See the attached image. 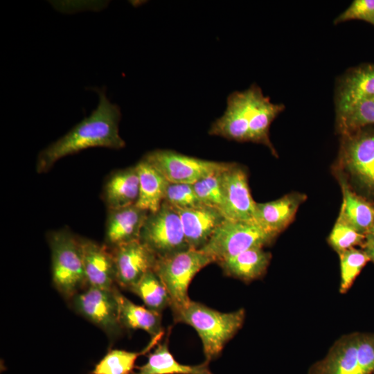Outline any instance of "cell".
Returning a JSON list of instances; mask_svg holds the SVG:
<instances>
[{"mask_svg":"<svg viewBox=\"0 0 374 374\" xmlns=\"http://www.w3.org/2000/svg\"><path fill=\"white\" fill-rule=\"evenodd\" d=\"M249 91V141L262 143L275 152L269 132L271 123L284 110L283 104H275L263 95L260 88L251 85Z\"/></svg>","mask_w":374,"mask_h":374,"instance_id":"cell-17","label":"cell"},{"mask_svg":"<svg viewBox=\"0 0 374 374\" xmlns=\"http://www.w3.org/2000/svg\"><path fill=\"white\" fill-rule=\"evenodd\" d=\"M164 202L175 209L185 210L202 206L197 198L193 185L168 183Z\"/></svg>","mask_w":374,"mask_h":374,"instance_id":"cell-32","label":"cell"},{"mask_svg":"<svg viewBox=\"0 0 374 374\" xmlns=\"http://www.w3.org/2000/svg\"><path fill=\"white\" fill-rule=\"evenodd\" d=\"M305 198L303 194L292 193L274 201L256 203L255 220L278 235L292 222Z\"/></svg>","mask_w":374,"mask_h":374,"instance_id":"cell-19","label":"cell"},{"mask_svg":"<svg viewBox=\"0 0 374 374\" xmlns=\"http://www.w3.org/2000/svg\"><path fill=\"white\" fill-rule=\"evenodd\" d=\"M139 181L136 166L113 171L103 185L102 199L107 210L136 204Z\"/></svg>","mask_w":374,"mask_h":374,"instance_id":"cell-20","label":"cell"},{"mask_svg":"<svg viewBox=\"0 0 374 374\" xmlns=\"http://www.w3.org/2000/svg\"><path fill=\"white\" fill-rule=\"evenodd\" d=\"M93 89L99 96L96 108L39 153L37 172H46L60 159L90 148L116 150L124 148L125 143L119 134L118 128L121 118L120 107L108 99L105 88Z\"/></svg>","mask_w":374,"mask_h":374,"instance_id":"cell-1","label":"cell"},{"mask_svg":"<svg viewBox=\"0 0 374 374\" xmlns=\"http://www.w3.org/2000/svg\"><path fill=\"white\" fill-rule=\"evenodd\" d=\"M338 254L341 274L339 292L344 294L350 288L355 278L370 259L364 250H359L355 247Z\"/></svg>","mask_w":374,"mask_h":374,"instance_id":"cell-29","label":"cell"},{"mask_svg":"<svg viewBox=\"0 0 374 374\" xmlns=\"http://www.w3.org/2000/svg\"><path fill=\"white\" fill-rule=\"evenodd\" d=\"M173 317L175 322L184 323L196 330L202 343L205 361L209 362L220 355L225 345L242 328L245 311L241 308L221 312L190 300Z\"/></svg>","mask_w":374,"mask_h":374,"instance_id":"cell-2","label":"cell"},{"mask_svg":"<svg viewBox=\"0 0 374 374\" xmlns=\"http://www.w3.org/2000/svg\"><path fill=\"white\" fill-rule=\"evenodd\" d=\"M249 91H234L227 98L224 114L211 125L208 134L238 142L249 141Z\"/></svg>","mask_w":374,"mask_h":374,"instance_id":"cell-13","label":"cell"},{"mask_svg":"<svg viewBox=\"0 0 374 374\" xmlns=\"http://www.w3.org/2000/svg\"><path fill=\"white\" fill-rule=\"evenodd\" d=\"M371 96H374V65H364L349 71L337 86L335 96L337 116Z\"/></svg>","mask_w":374,"mask_h":374,"instance_id":"cell-18","label":"cell"},{"mask_svg":"<svg viewBox=\"0 0 374 374\" xmlns=\"http://www.w3.org/2000/svg\"><path fill=\"white\" fill-rule=\"evenodd\" d=\"M80 240L87 284L98 288L113 289L116 282L111 251L105 244L80 237Z\"/></svg>","mask_w":374,"mask_h":374,"instance_id":"cell-15","label":"cell"},{"mask_svg":"<svg viewBox=\"0 0 374 374\" xmlns=\"http://www.w3.org/2000/svg\"><path fill=\"white\" fill-rule=\"evenodd\" d=\"M341 159L346 169L366 188L374 191V132L344 134Z\"/></svg>","mask_w":374,"mask_h":374,"instance_id":"cell-11","label":"cell"},{"mask_svg":"<svg viewBox=\"0 0 374 374\" xmlns=\"http://www.w3.org/2000/svg\"><path fill=\"white\" fill-rule=\"evenodd\" d=\"M149 212L136 204L107 210L105 245L109 249L139 240Z\"/></svg>","mask_w":374,"mask_h":374,"instance_id":"cell-14","label":"cell"},{"mask_svg":"<svg viewBox=\"0 0 374 374\" xmlns=\"http://www.w3.org/2000/svg\"><path fill=\"white\" fill-rule=\"evenodd\" d=\"M129 290L140 297L146 308L153 311L161 313L170 306L168 292L154 270L146 272Z\"/></svg>","mask_w":374,"mask_h":374,"instance_id":"cell-26","label":"cell"},{"mask_svg":"<svg viewBox=\"0 0 374 374\" xmlns=\"http://www.w3.org/2000/svg\"><path fill=\"white\" fill-rule=\"evenodd\" d=\"M112 253L116 282L130 290L148 271L154 270L157 256L139 240L109 249Z\"/></svg>","mask_w":374,"mask_h":374,"instance_id":"cell-12","label":"cell"},{"mask_svg":"<svg viewBox=\"0 0 374 374\" xmlns=\"http://www.w3.org/2000/svg\"><path fill=\"white\" fill-rule=\"evenodd\" d=\"M208 364L206 361L194 366L179 363L169 350L167 338L149 354L147 362L136 367L137 371L132 374H213Z\"/></svg>","mask_w":374,"mask_h":374,"instance_id":"cell-23","label":"cell"},{"mask_svg":"<svg viewBox=\"0 0 374 374\" xmlns=\"http://www.w3.org/2000/svg\"><path fill=\"white\" fill-rule=\"evenodd\" d=\"M373 374H374V373H373Z\"/></svg>","mask_w":374,"mask_h":374,"instance_id":"cell-36","label":"cell"},{"mask_svg":"<svg viewBox=\"0 0 374 374\" xmlns=\"http://www.w3.org/2000/svg\"><path fill=\"white\" fill-rule=\"evenodd\" d=\"M139 240L158 258L190 249L178 213L164 201L157 211L148 213Z\"/></svg>","mask_w":374,"mask_h":374,"instance_id":"cell-7","label":"cell"},{"mask_svg":"<svg viewBox=\"0 0 374 374\" xmlns=\"http://www.w3.org/2000/svg\"><path fill=\"white\" fill-rule=\"evenodd\" d=\"M222 172L208 175L192 184L197 198L202 204L215 208L220 212L222 204L221 184Z\"/></svg>","mask_w":374,"mask_h":374,"instance_id":"cell-30","label":"cell"},{"mask_svg":"<svg viewBox=\"0 0 374 374\" xmlns=\"http://www.w3.org/2000/svg\"><path fill=\"white\" fill-rule=\"evenodd\" d=\"M363 20L374 25V0H355L335 19L337 24L349 20Z\"/></svg>","mask_w":374,"mask_h":374,"instance_id":"cell-33","label":"cell"},{"mask_svg":"<svg viewBox=\"0 0 374 374\" xmlns=\"http://www.w3.org/2000/svg\"><path fill=\"white\" fill-rule=\"evenodd\" d=\"M369 232H372V233H374V222H373V224L369 231Z\"/></svg>","mask_w":374,"mask_h":374,"instance_id":"cell-35","label":"cell"},{"mask_svg":"<svg viewBox=\"0 0 374 374\" xmlns=\"http://www.w3.org/2000/svg\"><path fill=\"white\" fill-rule=\"evenodd\" d=\"M139 181V195L136 205L148 211H157L164 201L168 181L144 157L136 165Z\"/></svg>","mask_w":374,"mask_h":374,"instance_id":"cell-22","label":"cell"},{"mask_svg":"<svg viewBox=\"0 0 374 374\" xmlns=\"http://www.w3.org/2000/svg\"><path fill=\"white\" fill-rule=\"evenodd\" d=\"M222 204L221 213L226 220H255L256 203L252 198L246 171L231 163L221 173Z\"/></svg>","mask_w":374,"mask_h":374,"instance_id":"cell-10","label":"cell"},{"mask_svg":"<svg viewBox=\"0 0 374 374\" xmlns=\"http://www.w3.org/2000/svg\"><path fill=\"white\" fill-rule=\"evenodd\" d=\"M115 292L123 328L143 330L150 335L152 338L163 336L161 313L134 303L116 287Z\"/></svg>","mask_w":374,"mask_h":374,"instance_id":"cell-24","label":"cell"},{"mask_svg":"<svg viewBox=\"0 0 374 374\" xmlns=\"http://www.w3.org/2000/svg\"><path fill=\"white\" fill-rule=\"evenodd\" d=\"M213 258L199 249H189L157 259L154 271L165 285L175 314L190 301L188 290L194 276L204 267L214 262Z\"/></svg>","mask_w":374,"mask_h":374,"instance_id":"cell-5","label":"cell"},{"mask_svg":"<svg viewBox=\"0 0 374 374\" xmlns=\"http://www.w3.org/2000/svg\"><path fill=\"white\" fill-rule=\"evenodd\" d=\"M271 255L263 248H252L217 262L224 274L244 282L259 278L265 273Z\"/></svg>","mask_w":374,"mask_h":374,"instance_id":"cell-21","label":"cell"},{"mask_svg":"<svg viewBox=\"0 0 374 374\" xmlns=\"http://www.w3.org/2000/svg\"><path fill=\"white\" fill-rule=\"evenodd\" d=\"M362 245L364 251L368 256L370 260L374 262V233L368 232L366 233Z\"/></svg>","mask_w":374,"mask_h":374,"instance_id":"cell-34","label":"cell"},{"mask_svg":"<svg viewBox=\"0 0 374 374\" xmlns=\"http://www.w3.org/2000/svg\"><path fill=\"white\" fill-rule=\"evenodd\" d=\"M115 289L116 287L107 290L89 286L71 299L78 313L101 328L110 337L118 336L123 328Z\"/></svg>","mask_w":374,"mask_h":374,"instance_id":"cell-9","label":"cell"},{"mask_svg":"<svg viewBox=\"0 0 374 374\" xmlns=\"http://www.w3.org/2000/svg\"><path fill=\"white\" fill-rule=\"evenodd\" d=\"M374 373V333H353L339 339L308 374Z\"/></svg>","mask_w":374,"mask_h":374,"instance_id":"cell-4","label":"cell"},{"mask_svg":"<svg viewBox=\"0 0 374 374\" xmlns=\"http://www.w3.org/2000/svg\"><path fill=\"white\" fill-rule=\"evenodd\" d=\"M160 339V337L152 338L150 343L141 352L110 350L96 364L90 374H132L137 357L148 352Z\"/></svg>","mask_w":374,"mask_h":374,"instance_id":"cell-27","label":"cell"},{"mask_svg":"<svg viewBox=\"0 0 374 374\" xmlns=\"http://www.w3.org/2000/svg\"><path fill=\"white\" fill-rule=\"evenodd\" d=\"M366 234L362 233L340 218H337L330 234L328 242L339 253L363 244Z\"/></svg>","mask_w":374,"mask_h":374,"instance_id":"cell-31","label":"cell"},{"mask_svg":"<svg viewBox=\"0 0 374 374\" xmlns=\"http://www.w3.org/2000/svg\"><path fill=\"white\" fill-rule=\"evenodd\" d=\"M170 183L193 184L213 173L226 170L227 162L209 161L170 150H155L144 157Z\"/></svg>","mask_w":374,"mask_h":374,"instance_id":"cell-8","label":"cell"},{"mask_svg":"<svg viewBox=\"0 0 374 374\" xmlns=\"http://www.w3.org/2000/svg\"><path fill=\"white\" fill-rule=\"evenodd\" d=\"M277 235L262 226L256 220H225L200 250L215 262L252 248H263Z\"/></svg>","mask_w":374,"mask_h":374,"instance_id":"cell-6","label":"cell"},{"mask_svg":"<svg viewBox=\"0 0 374 374\" xmlns=\"http://www.w3.org/2000/svg\"><path fill=\"white\" fill-rule=\"evenodd\" d=\"M175 210L179 215L186 240L190 249H202L226 220L218 209L205 205Z\"/></svg>","mask_w":374,"mask_h":374,"instance_id":"cell-16","label":"cell"},{"mask_svg":"<svg viewBox=\"0 0 374 374\" xmlns=\"http://www.w3.org/2000/svg\"><path fill=\"white\" fill-rule=\"evenodd\" d=\"M52 279L59 292L71 299L87 284L80 237L69 229L49 231Z\"/></svg>","mask_w":374,"mask_h":374,"instance_id":"cell-3","label":"cell"},{"mask_svg":"<svg viewBox=\"0 0 374 374\" xmlns=\"http://www.w3.org/2000/svg\"><path fill=\"white\" fill-rule=\"evenodd\" d=\"M337 122L344 134L374 125V96L360 100L337 116Z\"/></svg>","mask_w":374,"mask_h":374,"instance_id":"cell-28","label":"cell"},{"mask_svg":"<svg viewBox=\"0 0 374 374\" xmlns=\"http://www.w3.org/2000/svg\"><path fill=\"white\" fill-rule=\"evenodd\" d=\"M339 181L343 198L338 217L360 233H367L374 222V208L354 193L343 177Z\"/></svg>","mask_w":374,"mask_h":374,"instance_id":"cell-25","label":"cell"}]
</instances>
